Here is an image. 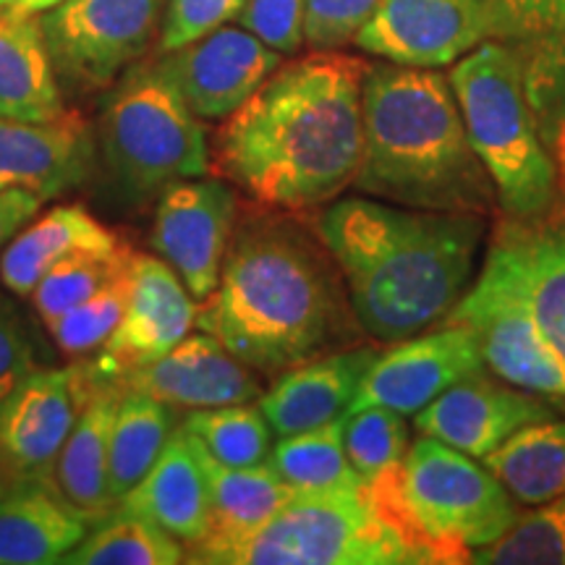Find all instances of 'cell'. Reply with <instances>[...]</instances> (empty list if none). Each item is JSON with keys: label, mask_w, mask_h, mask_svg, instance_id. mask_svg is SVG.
Wrapping results in <instances>:
<instances>
[{"label": "cell", "mask_w": 565, "mask_h": 565, "mask_svg": "<svg viewBox=\"0 0 565 565\" xmlns=\"http://www.w3.org/2000/svg\"><path fill=\"white\" fill-rule=\"evenodd\" d=\"M479 372H487V364L475 333L443 322V328L424 330L380 353L364 374L349 414L370 406L393 408L404 416L416 414L448 387Z\"/></svg>", "instance_id": "cell-16"}, {"label": "cell", "mask_w": 565, "mask_h": 565, "mask_svg": "<svg viewBox=\"0 0 565 565\" xmlns=\"http://www.w3.org/2000/svg\"><path fill=\"white\" fill-rule=\"evenodd\" d=\"M317 233L343 275L362 333L398 343L443 324L469 291L484 215L338 200Z\"/></svg>", "instance_id": "cell-3"}, {"label": "cell", "mask_w": 565, "mask_h": 565, "mask_svg": "<svg viewBox=\"0 0 565 565\" xmlns=\"http://www.w3.org/2000/svg\"><path fill=\"white\" fill-rule=\"evenodd\" d=\"M121 242L79 204H61L21 228L0 257V280L17 296H32L38 282L76 254H108Z\"/></svg>", "instance_id": "cell-25"}, {"label": "cell", "mask_w": 565, "mask_h": 565, "mask_svg": "<svg viewBox=\"0 0 565 565\" xmlns=\"http://www.w3.org/2000/svg\"><path fill=\"white\" fill-rule=\"evenodd\" d=\"M196 299L162 257L134 254L131 294L121 322L87 364L92 377L116 383L179 345L196 324Z\"/></svg>", "instance_id": "cell-14"}, {"label": "cell", "mask_w": 565, "mask_h": 565, "mask_svg": "<svg viewBox=\"0 0 565 565\" xmlns=\"http://www.w3.org/2000/svg\"><path fill=\"white\" fill-rule=\"evenodd\" d=\"M450 87L494 200L513 221L555 207L557 175L526 92V68L511 42L484 40L454 63Z\"/></svg>", "instance_id": "cell-6"}, {"label": "cell", "mask_w": 565, "mask_h": 565, "mask_svg": "<svg viewBox=\"0 0 565 565\" xmlns=\"http://www.w3.org/2000/svg\"><path fill=\"white\" fill-rule=\"evenodd\" d=\"M6 490H9V484H6L3 479H0V498H3V492H6Z\"/></svg>", "instance_id": "cell-44"}, {"label": "cell", "mask_w": 565, "mask_h": 565, "mask_svg": "<svg viewBox=\"0 0 565 565\" xmlns=\"http://www.w3.org/2000/svg\"><path fill=\"white\" fill-rule=\"evenodd\" d=\"M288 215L244 217L194 324L263 374L312 362L362 335L333 254L320 233Z\"/></svg>", "instance_id": "cell-2"}, {"label": "cell", "mask_w": 565, "mask_h": 565, "mask_svg": "<svg viewBox=\"0 0 565 565\" xmlns=\"http://www.w3.org/2000/svg\"><path fill=\"white\" fill-rule=\"evenodd\" d=\"M479 565H565V494L521 513L511 532L477 550Z\"/></svg>", "instance_id": "cell-34"}, {"label": "cell", "mask_w": 565, "mask_h": 565, "mask_svg": "<svg viewBox=\"0 0 565 565\" xmlns=\"http://www.w3.org/2000/svg\"><path fill=\"white\" fill-rule=\"evenodd\" d=\"M498 482L524 505H545L565 494V422L545 419L519 429L482 458Z\"/></svg>", "instance_id": "cell-28"}, {"label": "cell", "mask_w": 565, "mask_h": 565, "mask_svg": "<svg viewBox=\"0 0 565 565\" xmlns=\"http://www.w3.org/2000/svg\"><path fill=\"white\" fill-rule=\"evenodd\" d=\"M168 0H61L42 13L55 74L103 89L134 66L158 32Z\"/></svg>", "instance_id": "cell-9"}, {"label": "cell", "mask_w": 565, "mask_h": 565, "mask_svg": "<svg viewBox=\"0 0 565 565\" xmlns=\"http://www.w3.org/2000/svg\"><path fill=\"white\" fill-rule=\"evenodd\" d=\"M61 0H0V9H13L24 13H45L58 6Z\"/></svg>", "instance_id": "cell-43"}, {"label": "cell", "mask_w": 565, "mask_h": 565, "mask_svg": "<svg viewBox=\"0 0 565 565\" xmlns=\"http://www.w3.org/2000/svg\"><path fill=\"white\" fill-rule=\"evenodd\" d=\"M129 294L131 267L118 275V278H113L97 294H92L79 307H74L71 312L47 324L55 345L66 356L74 359L100 351L108 343L113 330L118 328V322H121L126 303H129Z\"/></svg>", "instance_id": "cell-36"}, {"label": "cell", "mask_w": 565, "mask_h": 565, "mask_svg": "<svg viewBox=\"0 0 565 565\" xmlns=\"http://www.w3.org/2000/svg\"><path fill=\"white\" fill-rule=\"evenodd\" d=\"M42 200L19 189H0V252L38 215Z\"/></svg>", "instance_id": "cell-42"}, {"label": "cell", "mask_w": 565, "mask_h": 565, "mask_svg": "<svg viewBox=\"0 0 565 565\" xmlns=\"http://www.w3.org/2000/svg\"><path fill=\"white\" fill-rule=\"evenodd\" d=\"M124 391L145 393L173 408H217L252 404L263 383L242 359L233 356L215 335H186L158 362L139 366L116 380Z\"/></svg>", "instance_id": "cell-18"}, {"label": "cell", "mask_w": 565, "mask_h": 565, "mask_svg": "<svg viewBox=\"0 0 565 565\" xmlns=\"http://www.w3.org/2000/svg\"><path fill=\"white\" fill-rule=\"evenodd\" d=\"M343 419L317 429L280 437L270 454L273 469L294 492H359L366 482L353 469L343 448Z\"/></svg>", "instance_id": "cell-30"}, {"label": "cell", "mask_w": 565, "mask_h": 565, "mask_svg": "<svg viewBox=\"0 0 565 565\" xmlns=\"http://www.w3.org/2000/svg\"><path fill=\"white\" fill-rule=\"evenodd\" d=\"M95 162V137L79 113L63 110L47 121L0 118V189L40 196L71 192Z\"/></svg>", "instance_id": "cell-20"}, {"label": "cell", "mask_w": 565, "mask_h": 565, "mask_svg": "<svg viewBox=\"0 0 565 565\" xmlns=\"http://www.w3.org/2000/svg\"><path fill=\"white\" fill-rule=\"evenodd\" d=\"M380 0H303V42L312 51L351 45L377 11Z\"/></svg>", "instance_id": "cell-38"}, {"label": "cell", "mask_w": 565, "mask_h": 565, "mask_svg": "<svg viewBox=\"0 0 565 565\" xmlns=\"http://www.w3.org/2000/svg\"><path fill=\"white\" fill-rule=\"evenodd\" d=\"M236 24L280 55L303 45V0H244Z\"/></svg>", "instance_id": "cell-40"}, {"label": "cell", "mask_w": 565, "mask_h": 565, "mask_svg": "<svg viewBox=\"0 0 565 565\" xmlns=\"http://www.w3.org/2000/svg\"><path fill=\"white\" fill-rule=\"evenodd\" d=\"M482 270L524 303L565 372V210L500 223Z\"/></svg>", "instance_id": "cell-11"}, {"label": "cell", "mask_w": 565, "mask_h": 565, "mask_svg": "<svg viewBox=\"0 0 565 565\" xmlns=\"http://www.w3.org/2000/svg\"><path fill=\"white\" fill-rule=\"evenodd\" d=\"M175 429V408L145 393L124 391L110 429L108 492L113 505L129 494L166 448Z\"/></svg>", "instance_id": "cell-29"}, {"label": "cell", "mask_w": 565, "mask_h": 565, "mask_svg": "<svg viewBox=\"0 0 565 565\" xmlns=\"http://www.w3.org/2000/svg\"><path fill=\"white\" fill-rule=\"evenodd\" d=\"M121 395L124 387L118 383L92 377L87 404L76 416L53 469L55 490L95 524L116 511L108 492V448Z\"/></svg>", "instance_id": "cell-24"}, {"label": "cell", "mask_w": 565, "mask_h": 565, "mask_svg": "<svg viewBox=\"0 0 565 565\" xmlns=\"http://www.w3.org/2000/svg\"><path fill=\"white\" fill-rule=\"evenodd\" d=\"M105 166L129 200L210 171L207 134L160 61L126 71L100 118Z\"/></svg>", "instance_id": "cell-8"}, {"label": "cell", "mask_w": 565, "mask_h": 565, "mask_svg": "<svg viewBox=\"0 0 565 565\" xmlns=\"http://www.w3.org/2000/svg\"><path fill=\"white\" fill-rule=\"evenodd\" d=\"M366 68L335 51L280 63L217 134V171L278 212L333 202L362 162Z\"/></svg>", "instance_id": "cell-1"}, {"label": "cell", "mask_w": 565, "mask_h": 565, "mask_svg": "<svg viewBox=\"0 0 565 565\" xmlns=\"http://www.w3.org/2000/svg\"><path fill=\"white\" fill-rule=\"evenodd\" d=\"M63 110L38 13L0 9V118L47 121Z\"/></svg>", "instance_id": "cell-26"}, {"label": "cell", "mask_w": 565, "mask_h": 565, "mask_svg": "<svg viewBox=\"0 0 565 565\" xmlns=\"http://www.w3.org/2000/svg\"><path fill=\"white\" fill-rule=\"evenodd\" d=\"M484 40L490 0H380L353 42L395 66L443 68Z\"/></svg>", "instance_id": "cell-12"}, {"label": "cell", "mask_w": 565, "mask_h": 565, "mask_svg": "<svg viewBox=\"0 0 565 565\" xmlns=\"http://www.w3.org/2000/svg\"><path fill=\"white\" fill-rule=\"evenodd\" d=\"M92 377L84 364L38 370L0 408V479L53 484L63 443L87 404Z\"/></svg>", "instance_id": "cell-10"}, {"label": "cell", "mask_w": 565, "mask_h": 565, "mask_svg": "<svg viewBox=\"0 0 565 565\" xmlns=\"http://www.w3.org/2000/svg\"><path fill=\"white\" fill-rule=\"evenodd\" d=\"M210 477V532L196 545H225L270 521L294 490L270 461L257 466H223L204 450Z\"/></svg>", "instance_id": "cell-27"}, {"label": "cell", "mask_w": 565, "mask_h": 565, "mask_svg": "<svg viewBox=\"0 0 565 565\" xmlns=\"http://www.w3.org/2000/svg\"><path fill=\"white\" fill-rule=\"evenodd\" d=\"M38 370V356L24 322L9 301L0 299V408Z\"/></svg>", "instance_id": "cell-41"}, {"label": "cell", "mask_w": 565, "mask_h": 565, "mask_svg": "<svg viewBox=\"0 0 565 565\" xmlns=\"http://www.w3.org/2000/svg\"><path fill=\"white\" fill-rule=\"evenodd\" d=\"M377 356L380 349L372 345H351L280 372L270 391L259 395V408L273 433L278 437L307 433L349 414Z\"/></svg>", "instance_id": "cell-21"}, {"label": "cell", "mask_w": 565, "mask_h": 565, "mask_svg": "<svg viewBox=\"0 0 565 565\" xmlns=\"http://www.w3.org/2000/svg\"><path fill=\"white\" fill-rule=\"evenodd\" d=\"M183 561L186 550L173 534L121 508L97 521L79 545L61 557L63 565H179Z\"/></svg>", "instance_id": "cell-31"}, {"label": "cell", "mask_w": 565, "mask_h": 565, "mask_svg": "<svg viewBox=\"0 0 565 565\" xmlns=\"http://www.w3.org/2000/svg\"><path fill=\"white\" fill-rule=\"evenodd\" d=\"M244 0H168L160 24V53L192 45L204 34L236 21Z\"/></svg>", "instance_id": "cell-39"}, {"label": "cell", "mask_w": 565, "mask_h": 565, "mask_svg": "<svg viewBox=\"0 0 565 565\" xmlns=\"http://www.w3.org/2000/svg\"><path fill=\"white\" fill-rule=\"evenodd\" d=\"M490 40L565 42V0H490Z\"/></svg>", "instance_id": "cell-37"}, {"label": "cell", "mask_w": 565, "mask_h": 565, "mask_svg": "<svg viewBox=\"0 0 565 565\" xmlns=\"http://www.w3.org/2000/svg\"><path fill=\"white\" fill-rule=\"evenodd\" d=\"M202 448L223 466H257L270 461L273 429L263 408L233 404L217 408H196L181 424Z\"/></svg>", "instance_id": "cell-32"}, {"label": "cell", "mask_w": 565, "mask_h": 565, "mask_svg": "<svg viewBox=\"0 0 565 565\" xmlns=\"http://www.w3.org/2000/svg\"><path fill=\"white\" fill-rule=\"evenodd\" d=\"M372 505L437 563H469L511 532L519 500L475 458L422 435L395 469L366 482Z\"/></svg>", "instance_id": "cell-5"}, {"label": "cell", "mask_w": 565, "mask_h": 565, "mask_svg": "<svg viewBox=\"0 0 565 565\" xmlns=\"http://www.w3.org/2000/svg\"><path fill=\"white\" fill-rule=\"evenodd\" d=\"M236 194L217 179H181L160 192L154 210L152 246L179 273L196 301L221 282L228 254Z\"/></svg>", "instance_id": "cell-13"}, {"label": "cell", "mask_w": 565, "mask_h": 565, "mask_svg": "<svg viewBox=\"0 0 565 565\" xmlns=\"http://www.w3.org/2000/svg\"><path fill=\"white\" fill-rule=\"evenodd\" d=\"M408 424L406 416L385 406L359 408L343 419V448L353 469L364 482H372L395 469L406 456Z\"/></svg>", "instance_id": "cell-35"}, {"label": "cell", "mask_w": 565, "mask_h": 565, "mask_svg": "<svg viewBox=\"0 0 565 565\" xmlns=\"http://www.w3.org/2000/svg\"><path fill=\"white\" fill-rule=\"evenodd\" d=\"M362 162L353 186L414 210L490 215L494 186L466 134L448 76L370 66L362 87Z\"/></svg>", "instance_id": "cell-4"}, {"label": "cell", "mask_w": 565, "mask_h": 565, "mask_svg": "<svg viewBox=\"0 0 565 565\" xmlns=\"http://www.w3.org/2000/svg\"><path fill=\"white\" fill-rule=\"evenodd\" d=\"M280 63L282 55L263 40L244 26L228 24L192 45L160 55L162 71L202 121L233 116Z\"/></svg>", "instance_id": "cell-17"}, {"label": "cell", "mask_w": 565, "mask_h": 565, "mask_svg": "<svg viewBox=\"0 0 565 565\" xmlns=\"http://www.w3.org/2000/svg\"><path fill=\"white\" fill-rule=\"evenodd\" d=\"M545 419H555L553 408L479 372L416 412L414 427L419 435L435 437L466 456L484 458L519 429Z\"/></svg>", "instance_id": "cell-19"}, {"label": "cell", "mask_w": 565, "mask_h": 565, "mask_svg": "<svg viewBox=\"0 0 565 565\" xmlns=\"http://www.w3.org/2000/svg\"><path fill=\"white\" fill-rule=\"evenodd\" d=\"M189 563L207 565H429L414 545L359 492H296L270 521L225 545H189Z\"/></svg>", "instance_id": "cell-7"}, {"label": "cell", "mask_w": 565, "mask_h": 565, "mask_svg": "<svg viewBox=\"0 0 565 565\" xmlns=\"http://www.w3.org/2000/svg\"><path fill=\"white\" fill-rule=\"evenodd\" d=\"M118 508L145 515L186 545L202 542L210 532V477L202 443L183 427L173 429L158 461Z\"/></svg>", "instance_id": "cell-22"}, {"label": "cell", "mask_w": 565, "mask_h": 565, "mask_svg": "<svg viewBox=\"0 0 565 565\" xmlns=\"http://www.w3.org/2000/svg\"><path fill=\"white\" fill-rule=\"evenodd\" d=\"M95 521L53 484H9L0 498V565H51L71 553Z\"/></svg>", "instance_id": "cell-23"}, {"label": "cell", "mask_w": 565, "mask_h": 565, "mask_svg": "<svg viewBox=\"0 0 565 565\" xmlns=\"http://www.w3.org/2000/svg\"><path fill=\"white\" fill-rule=\"evenodd\" d=\"M134 263V252L121 244L116 252L108 254H76L66 263L55 265L51 273L38 282L32 291V303L38 309L40 320L45 328L58 320L82 301H87L92 294L108 286L113 278L126 273Z\"/></svg>", "instance_id": "cell-33"}, {"label": "cell", "mask_w": 565, "mask_h": 565, "mask_svg": "<svg viewBox=\"0 0 565 565\" xmlns=\"http://www.w3.org/2000/svg\"><path fill=\"white\" fill-rule=\"evenodd\" d=\"M445 322L469 328L484 364L505 383L565 404V372L542 341L529 309L498 278L479 273Z\"/></svg>", "instance_id": "cell-15"}]
</instances>
